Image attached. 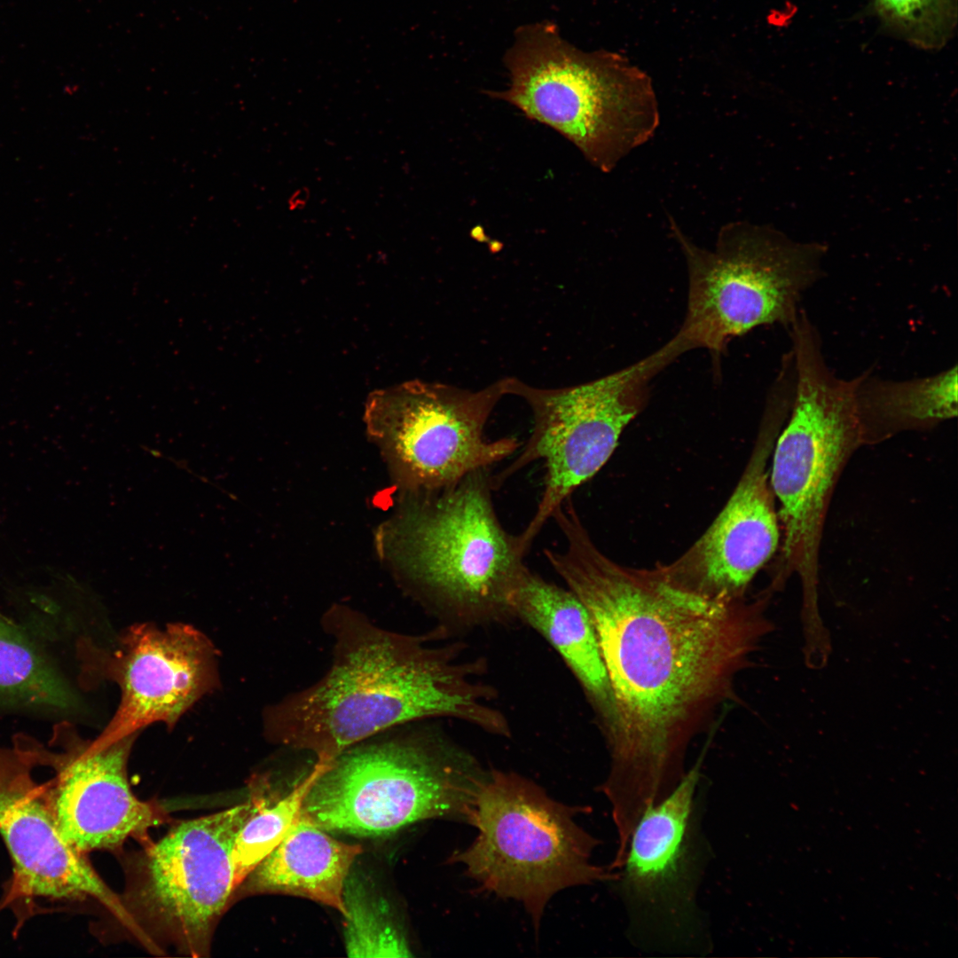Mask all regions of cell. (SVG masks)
I'll use <instances>...</instances> for the list:
<instances>
[{
	"label": "cell",
	"instance_id": "12",
	"mask_svg": "<svg viewBox=\"0 0 958 958\" xmlns=\"http://www.w3.org/2000/svg\"><path fill=\"white\" fill-rule=\"evenodd\" d=\"M136 734L106 746L83 740L68 720H60L47 743L18 734L13 746L34 767L49 768L44 783L59 828L78 851L119 849L129 838L147 839L166 815L138 799L128 779Z\"/></svg>",
	"mask_w": 958,
	"mask_h": 958
},
{
	"label": "cell",
	"instance_id": "7",
	"mask_svg": "<svg viewBox=\"0 0 958 958\" xmlns=\"http://www.w3.org/2000/svg\"><path fill=\"white\" fill-rule=\"evenodd\" d=\"M687 264V311L678 334L718 360L734 337L765 326L789 327L803 295L822 277L826 247L797 243L745 221L718 232L712 249L694 243L669 216Z\"/></svg>",
	"mask_w": 958,
	"mask_h": 958
},
{
	"label": "cell",
	"instance_id": "17",
	"mask_svg": "<svg viewBox=\"0 0 958 958\" xmlns=\"http://www.w3.org/2000/svg\"><path fill=\"white\" fill-rule=\"evenodd\" d=\"M513 618L537 631L579 683L605 740L616 719L614 697L590 615L569 588L528 569L511 597Z\"/></svg>",
	"mask_w": 958,
	"mask_h": 958
},
{
	"label": "cell",
	"instance_id": "23",
	"mask_svg": "<svg viewBox=\"0 0 958 958\" xmlns=\"http://www.w3.org/2000/svg\"><path fill=\"white\" fill-rule=\"evenodd\" d=\"M957 6V0H873V10L884 29L927 51L939 50L951 40Z\"/></svg>",
	"mask_w": 958,
	"mask_h": 958
},
{
	"label": "cell",
	"instance_id": "21",
	"mask_svg": "<svg viewBox=\"0 0 958 958\" xmlns=\"http://www.w3.org/2000/svg\"><path fill=\"white\" fill-rule=\"evenodd\" d=\"M318 770L315 763L308 774L287 796L274 804L268 805L263 797L257 809L242 825L232 852L237 889L282 841L298 818Z\"/></svg>",
	"mask_w": 958,
	"mask_h": 958
},
{
	"label": "cell",
	"instance_id": "4",
	"mask_svg": "<svg viewBox=\"0 0 958 958\" xmlns=\"http://www.w3.org/2000/svg\"><path fill=\"white\" fill-rule=\"evenodd\" d=\"M504 61L510 83L491 94L557 130L603 172L647 143L659 125L645 72L617 53L576 48L552 23L520 27Z\"/></svg>",
	"mask_w": 958,
	"mask_h": 958
},
{
	"label": "cell",
	"instance_id": "16",
	"mask_svg": "<svg viewBox=\"0 0 958 958\" xmlns=\"http://www.w3.org/2000/svg\"><path fill=\"white\" fill-rule=\"evenodd\" d=\"M703 758L687 771L662 801L649 806L631 835L619 879L626 894L671 917L691 903L690 823Z\"/></svg>",
	"mask_w": 958,
	"mask_h": 958
},
{
	"label": "cell",
	"instance_id": "15",
	"mask_svg": "<svg viewBox=\"0 0 958 958\" xmlns=\"http://www.w3.org/2000/svg\"><path fill=\"white\" fill-rule=\"evenodd\" d=\"M211 642L191 625L132 626L106 660L121 701L113 718L92 742L106 746L155 722L172 727L217 682Z\"/></svg>",
	"mask_w": 958,
	"mask_h": 958
},
{
	"label": "cell",
	"instance_id": "22",
	"mask_svg": "<svg viewBox=\"0 0 958 958\" xmlns=\"http://www.w3.org/2000/svg\"><path fill=\"white\" fill-rule=\"evenodd\" d=\"M344 944L349 957H410L412 950L404 931L383 902L357 879L346 881Z\"/></svg>",
	"mask_w": 958,
	"mask_h": 958
},
{
	"label": "cell",
	"instance_id": "19",
	"mask_svg": "<svg viewBox=\"0 0 958 958\" xmlns=\"http://www.w3.org/2000/svg\"><path fill=\"white\" fill-rule=\"evenodd\" d=\"M852 379L865 443L903 430L929 428L957 415L956 365L904 381L881 379L870 372Z\"/></svg>",
	"mask_w": 958,
	"mask_h": 958
},
{
	"label": "cell",
	"instance_id": "3",
	"mask_svg": "<svg viewBox=\"0 0 958 958\" xmlns=\"http://www.w3.org/2000/svg\"><path fill=\"white\" fill-rule=\"evenodd\" d=\"M490 468L432 491L407 493L381 547L418 594L457 626L513 618L528 551L501 523Z\"/></svg>",
	"mask_w": 958,
	"mask_h": 958
},
{
	"label": "cell",
	"instance_id": "20",
	"mask_svg": "<svg viewBox=\"0 0 958 958\" xmlns=\"http://www.w3.org/2000/svg\"><path fill=\"white\" fill-rule=\"evenodd\" d=\"M78 705L77 694L46 641L0 612V713L66 720Z\"/></svg>",
	"mask_w": 958,
	"mask_h": 958
},
{
	"label": "cell",
	"instance_id": "18",
	"mask_svg": "<svg viewBox=\"0 0 958 958\" xmlns=\"http://www.w3.org/2000/svg\"><path fill=\"white\" fill-rule=\"evenodd\" d=\"M362 851L359 845L334 838L300 812L282 841L238 889L242 887L247 894L277 892L308 898L344 916L345 883Z\"/></svg>",
	"mask_w": 958,
	"mask_h": 958
},
{
	"label": "cell",
	"instance_id": "13",
	"mask_svg": "<svg viewBox=\"0 0 958 958\" xmlns=\"http://www.w3.org/2000/svg\"><path fill=\"white\" fill-rule=\"evenodd\" d=\"M34 768L13 745L0 746V836L13 866L4 906L23 921L39 909L40 901H94L126 923L130 916L122 898L100 878L86 853L61 834Z\"/></svg>",
	"mask_w": 958,
	"mask_h": 958
},
{
	"label": "cell",
	"instance_id": "1",
	"mask_svg": "<svg viewBox=\"0 0 958 958\" xmlns=\"http://www.w3.org/2000/svg\"><path fill=\"white\" fill-rule=\"evenodd\" d=\"M556 525L564 546L544 555L590 615L615 703L605 740L609 772L600 788L615 825L630 829L681 781L688 746L734 695L738 674L773 626L760 601H713L659 568L619 565L576 512Z\"/></svg>",
	"mask_w": 958,
	"mask_h": 958
},
{
	"label": "cell",
	"instance_id": "14",
	"mask_svg": "<svg viewBox=\"0 0 958 958\" xmlns=\"http://www.w3.org/2000/svg\"><path fill=\"white\" fill-rule=\"evenodd\" d=\"M786 416L782 407L767 404L751 459L728 502L683 556L659 568L670 581L713 601L743 600L779 545L778 514L766 467Z\"/></svg>",
	"mask_w": 958,
	"mask_h": 958
},
{
	"label": "cell",
	"instance_id": "9",
	"mask_svg": "<svg viewBox=\"0 0 958 958\" xmlns=\"http://www.w3.org/2000/svg\"><path fill=\"white\" fill-rule=\"evenodd\" d=\"M687 347L675 334L640 361L599 379L558 389L530 386L506 377V395L524 399L533 428L519 454L497 474L495 490L530 464L541 460L544 488L538 506L519 534L529 551L554 510L608 461L626 426L644 407L651 381Z\"/></svg>",
	"mask_w": 958,
	"mask_h": 958
},
{
	"label": "cell",
	"instance_id": "5",
	"mask_svg": "<svg viewBox=\"0 0 958 958\" xmlns=\"http://www.w3.org/2000/svg\"><path fill=\"white\" fill-rule=\"evenodd\" d=\"M301 814L331 833L382 836L428 819L471 824L488 771L432 731L366 739L327 760Z\"/></svg>",
	"mask_w": 958,
	"mask_h": 958
},
{
	"label": "cell",
	"instance_id": "2",
	"mask_svg": "<svg viewBox=\"0 0 958 958\" xmlns=\"http://www.w3.org/2000/svg\"><path fill=\"white\" fill-rule=\"evenodd\" d=\"M324 626L334 639L332 664L267 710L272 741L327 760L393 726L436 717L510 736L506 718L491 705L493 689L478 679L483 661L463 660L460 646H429L344 607L330 609Z\"/></svg>",
	"mask_w": 958,
	"mask_h": 958
},
{
	"label": "cell",
	"instance_id": "6",
	"mask_svg": "<svg viewBox=\"0 0 958 958\" xmlns=\"http://www.w3.org/2000/svg\"><path fill=\"white\" fill-rule=\"evenodd\" d=\"M795 385L787 425L775 440L771 490L783 529L780 585L795 572L803 591L802 616L818 609V557L826 514L850 456L865 443L853 379L826 363L816 326L802 310L789 327Z\"/></svg>",
	"mask_w": 958,
	"mask_h": 958
},
{
	"label": "cell",
	"instance_id": "11",
	"mask_svg": "<svg viewBox=\"0 0 958 958\" xmlns=\"http://www.w3.org/2000/svg\"><path fill=\"white\" fill-rule=\"evenodd\" d=\"M506 395V377L475 391L413 380L371 393L364 418L406 492L432 491L517 451L514 437L489 440L484 435Z\"/></svg>",
	"mask_w": 958,
	"mask_h": 958
},
{
	"label": "cell",
	"instance_id": "8",
	"mask_svg": "<svg viewBox=\"0 0 958 958\" xmlns=\"http://www.w3.org/2000/svg\"><path fill=\"white\" fill-rule=\"evenodd\" d=\"M587 809L554 801L517 773L488 771L471 823L478 835L450 862L461 863L483 890L522 902L538 930L561 890L619 879L591 861L598 841L575 821Z\"/></svg>",
	"mask_w": 958,
	"mask_h": 958
},
{
	"label": "cell",
	"instance_id": "10",
	"mask_svg": "<svg viewBox=\"0 0 958 958\" xmlns=\"http://www.w3.org/2000/svg\"><path fill=\"white\" fill-rule=\"evenodd\" d=\"M245 803L183 821L127 863L121 897L145 946L158 941L193 957L209 951L213 932L235 893L232 852L236 836L257 809L258 793Z\"/></svg>",
	"mask_w": 958,
	"mask_h": 958
}]
</instances>
